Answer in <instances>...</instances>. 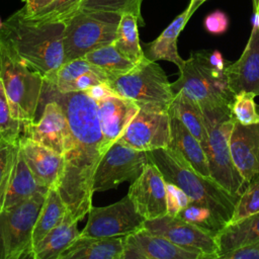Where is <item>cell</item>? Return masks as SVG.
I'll return each mask as SVG.
<instances>
[{
    "instance_id": "cell-3",
    "label": "cell",
    "mask_w": 259,
    "mask_h": 259,
    "mask_svg": "<svg viewBox=\"0 0 259 259\" xmlns=\"http://www.w3.org/2000/svg\"><path fill=\"white\" fill-rule=\"evenodd\" d=\"M147 154L164 180L181 188L191 203L208 207L224 227L230 223L240 195L229 192L211 177L199 174L182 155L168 147Z\"/></svg>"
},
{
    "instance_id": "cell-29",
    "label": "cell",
    "mask_w": 259,
    "mask_h": 259,
    "mask_svg": "<svg viewBox=\"0 0 259 259\" xmlns=\"http://www.w3.org/2000/svg\"><path fill=\"white\" fill-rule=\"evenodd\" d=\"M140 23L138 18L131 13H123L120 16L113 45L127 59L135 64L143 61L146 56L139 38Z\"/></svg>"
},
{
    "instance_id": "cell-27",
    "label": "cell",
    "mask_w": 259,
    "mask_h": 259,
    "mask_svg": "<svg viewBox=\"0 0 259 259\" xmlns=\"http://www.w3.org/2000/svg\"><path fill=\"white\" fill-rule=\"evenodd\" d=\"M169 114L177 117L197 139L203 150L207 145V131L199 103L184 92L177 91L168 109ZM205 152V151H204Z\"/></svg>"
},
{
    "instance_id": "cell-5",
    "label": "cell",
    "mask_w": 259,
    "mask_h": 259,
    "mask_svg": "<svg viewBox=\"0 0 259 259\" xmlns=\"http://www.w3.org/2000/svg\"><path fill=\"white\" fill-rule=\"evenodd\" d=\"M0 79L14 118L22 125L34 121L45 78L0 42Z\"/></svg>"
},
{
    "instance_id": "cell-18",
    "label": "cell",
    "mask_w": 259,
    "mask_h": 259,
    "mask_svg": "<svg viewBox=\"0 0 259 259\" xmlns=\"http://www.w3.org/2000/svg\"><path fill=\"white\" fill-rule=\"evenodd\" d=\"M231 91H242L259 95V27L252 26L247 45L236 62H230L225 69Z\"/></svg>"
},
{
    "instance_id": "cell-4",
    "label": "cell",
    "mask_w": 259,
    "mask_h": 259,
    "mask_svg": "<svg viewBox=\"0 0 259 259\" xmlns=\"http://www.w3.org/2000/svg\"><path fill=\"white\" fill-rule=\"evenodd\" d=\"M230 106L231 104L200 106L207 131V145L204 151L211 178L229 192L241 195L247 183L231 156L230 137L235 119Z\"/></svg>"
},
{
    "instance_id": "cell-17",
    "label": "cell",
    "mask_w": 259,
    "mask_h": 259,
    "mask_svg": "<svg viewBox=\"0 0 259 259\" xmlns=\"http://www.w3.org/2000/svg\"><path fill=\"white\" fill-rule=\"evenodd\" d=\"M122 259H202L143 228L123 239Z\"/></svg>"
},
{
    "instance_id": "cell-45",
    "label": "cell",
    "mask_w": 259,
    "mask_h": 259,
    "mask_svg": "<svg viewBox=\"0 0 259 259\" xmlns=\"http://www.w3.org/2000/svg\"><path fill=\"white\" fill-rule=\"evenodd\" d=\"M196 1H198V2H200V3H202V2H204L205 0H196Z\"/></svg>"
},
{
    "instance_id": "cell-6",
    "label": "cell",
    "mask_w": 259,
    "mask_h": 259,
    "mask_svg": "<svg viewBox=\"0 0 259 259\" xmlns=\"http://www.w3.org/2000/svg\"><path fill=\"white\" fill-rule=\"evenodd\" d=\"M106 84L115 94L134 101L143 109L168 111L174 98L166 73L147 57L131 71Z\"/></svg>"
},
{
    "instance_id": "cell-38",
    "label": "cell",
    "mask_w": 259,
    "mask_h": 259,
    "mask_svg": "<svg viewBox=\"0 0 259 259\" xmlns=\"http://www.w3.org/2000/svg\"><path fill=\"white\" fill-rule=\"evenodd\" d=\"M166 202L167 214L176 217L182 209L187 207L191 201L188 195L177 185L166 182Z\"/></svg>"
},
{
    "instance_id": "cell-43",
    "label": "cell",
    "mask_w": 259,
    "mask_h": 259,
    "mask_svg": "<svg viewBox=\"0 0 259 259\" xmlns=\"http://www.w3.org/2000/svg\"><path fill=\"white\" fill-rule=\"evenodd\" d=\"M253 1V8H254V14L259 15V0H252Z\"/></svg>"
},
{
    "instance_id": "cell-25",
    "label": "cell",
    "mask_w": 259,
    "mask_h": 259,
    "mask_svg": "<svg viewBox=\"0 0 259 259\" xmlns=\"http://www.w3.org/2000/svg\"><path fill=\"white\" fill-rule=\"evenodd\" d=\"M48 190L49 189L47 187L38 183L31 170L29 169L28 165L26 164L19 143L16 162L4 200L3 209L20 203L21 201L31 197L37 192Z\"/></svg>"
},
{
    "instance_id": "cell-9",
    "label": "cell",
    "mask_w": 259,
    "mask_h": 259,
    "mask_svg": "<svg viewBox=\"0 0 259 259\" xmlns=\"http://www.w3.org/2000/svg\"><path fill=\"white\" fill-rule=\"evenodd\" d=\"M47 192L0 211V259H33L32 232Z\"/></svg>"
},
{
    "instance_id": "cell-19",
    "label": "cell",
    "mask_w": 259,
    "mask_h": 259,
    "mask_svg": "<svg viewBox=\"0 0 259 259\" xmlns=\"http://www.w3.org/2000/svg\"><path fill=\"white\" fill-rule=\"evenodd\" d=\"M20 148L38 183L48 189L58 188L64 170V155L23 137L20 138Z\"/></svg>"
},
{
    "instance_id": "cell-12",
    "label": "cell",
    "mask_w": 259,
    "mask_h": 259,
    "mask_svg": "<svg viewBox=\"0 0 259 259\" xmlns=\"http://www.w3.org/2000/svg\"><path fill=\"white\" fill-rule=\"evenodd\" d=\"M144 228L186 251L200 255L202 259H218L215 235L179 217L166 213L160 218L145 221Z\"/></svg>"
},
{
    "instance_id": "cell-21",
    "label": "cell",
    "mask_w": 259,
    "mask_h": 259,
    "mask_svg": "<svg viewBox=\"0 0 259 259\" xmlns=\"http://www.w3.org/2000/svg\"><path fill=\"white\" fill-rule=\"evenodd\" d=\"M200 4L201 3L196 0H191L187 8L177 15L156 39L145 45V56L149 60L155 62L160 60L171 62L178 67V70L181 69L185 60H183L178 54L177 39L189 18Z\"/></svg>"
},
{
    "instance_id": "cell-16",
    "label": "cell",
    "mask_w": 259,
    "mask_h": 259,
    "mask_svg": "<svg viewBox=\"0 0 259 259\" xmlns=\"http://www.w3.org/2000/svg\"><path fill=\"white\" fill-rule=\"evenodd\" d=\"M100 128L103 135L102 151L115 143L139 111L140 107L132 100L121 97L114 92L95 100Z\"/></svg>"
},
{
    "instance_id": "cell-35",
    "label": "cell",
    "mask_w": 259,
    "mask_h": 259,
    "mask_svg": "<svg viewBox=\"0 0 259 259\" xmlns=\"http://www.w3.org/2000/svg\"><path fill=\"white\" fill-rule=\"evenodd\" d=\"M259 211V173L248 182L245 190L236 203L233 217L229 224L243 220ZM228 225V224H227Z\"/></svg>"
},
{
    "instance_id": "cell-28",
    "label": "cell",
    "mask_w": 259,
    "mask_h": 259,
    "mask_svg": "<svg viewBox=\"0 0 259 259\" xmlns=\"http://www.w3.org/2000/svg\"><path fill=\"white\" fill-rule=\"evenodd\" d=\"M69 211L57 188H50L36 219L33 232V246L37 244L51 230L57 227Z\"/></svg>"
},
{
    "instance_id": "cell-26",
    "label": "cell",
    "mask_w": 259,
    "mask_h": 259,
    "mask_svg": "<svg viewBox=\"0 0 259 259\" xmlns=\"http://www.w3.org/2000/svg\"><path fill=\"white\" fill-rule=\"evenodd\" d=\"M218 259L223 254L259 240V211L243 220L226 225L215 235Z\"/></svg>"
},
{
    "instance_id": "cell-22",
    "label": "cell",
    "mask_w": 259,
    "mask_h": 259,
    "mask_svg": "<svg viewBox=\"0 0 259 259\" xmlns=\"http://www.w3.org/2000/svg\"><path fill=\"white\" fill-rule=\"evenodd\" d=\"M123 239L80 236L60 254L59 259H122Z\"/></svg>"
},
{
    "instance_id": "cell-2",
    "label": "cell",
    "mask_w": 259,
    "mask_h": 259,
    "mask_svg": "<svg viewBox=\"0 0 259 259\" xmlns=\"http://www.w3.org/2000/svg\"><path fill=\"white\" fill-rule=\"evenodd\" d=\"M64 22H33L17 10L3 22L0 42L46 81L64 63Z\"/></svg>"
},
{
    "instance_id": "cell-13",
    "label": "cell",
    "mask_w": 259,
    "mask_h": 259,
    "mask_svg": "<svg viewBox=\"0 0 259 259\" xmlns=\"http://www.w3.org/2000/svg\"><path fill=\"white\" fill-rule=\"evenodd\" d=\"M170 140L169 112L140 108L116 142L139 151L148 152L167 148Z\"/></svg>"
},
{
    "instance_id": "cell-36",
    "label": "cell",
    "mask_w": 259,
    "mask_h": 259,
    "mask_svg": "<svg viewBox=\"0 0 259 259\" xmlns=\"http://www.w3.org/2000/svg\"><path fill=\"white\" fill-rule=\"evenodd\" d=\"M22 134V123L13 117L11 108L0 79V138L16 144L20 141Z\"/></svg>"
},
{
    "instance_id": "cell-24",
    "label": "cell",
    "mask_w": 259,
    "mask_h": 259,
    "mask_svg": "<svg viewBox=\"0 0 259 259\" xmlns=\"http://www.w3.org/2000/svg\"><path fill=\"white\" fill-rule=\"evenodd\" d=\"M78 222L70 211L65 219L33 246V259H59L60 254L81 236Z\"/></svg>"
},
{
    "instance_id": "cell-44",
    "label": "cell",
    "mask_w": 259,
    "mask_h": 259,
    "mask_svg": "<svg viewBox=\"0 0 259 259\" xmlns=\"http://www.w3.org/2000/svg\"><path fill=\"white\" fill-rule=\"evenodd\" d=\"M2 24H3V22H2V20H1V18H0V28H1V26H2Z\"/></svg>"
},
{
    "instance_id": "cell-8",
    "label": "cell",
    "mask_w": 259,
    "mask_h": 259,
    "mask_svg": "<svg viewBox=\"0 0 259 259\" xmlns=\"http://www.w3.org/2000/svg\"><path fill=\"white\" fill-rule=\"evenodd\" d=\"M120 16L115 12L79 9L65 22L64 63L113 44Z\"/></svg>"
},
{
    "instance_id": "cell-20",
    "label": "cell",
    "mask_w": 259,
    "mask_h": 259,
    "mask_svg": "<svg viewBox=\"0 0 259 259\" xmlns=\"http://www.w3.org/2000/svg\"><path fill=\"white\" fill-rule=\"evenodd\" d=\"M230 151L236 168L248 184L259 173V123L244 125L235 120Z\"/></svg>"
},
{
    "instance_id": "cell-42",
    "label": "cell",
    "mask_w": 259,
    "mask_h": 259,
    "mask_svg": "<svg viewBox=\"0 0 259 259\" xmlns=\"http://www.w3.org/2000/svg\"><path fill=\"white\" fill-rule=\"evenodd\" d=\"M207 58H208V61L209 63L214 67L217 68L218 70H221V71H225L226 67L229 65V61H225V59L223 58V55L221 54L220 51H208V54H207Z\"/></svg>"
},
{
    "instance_id": "cell-34",
    "label": "cell",
    "mask_w": 259,
    "mask_h": 259,
    "mask_svg": "<svg viewBox=\"0 0 259 259\" xmlns=\"http://www.w3.org/2000/svg\"><path fill=\"white\" fill-rule=\"evenodd\" d=\"M256 95L242 91L234 95L231 112L234 119L244 125L259 123V107L255 102Z\"/></svg>"
},
{
    "instance_id": "cell-10",
    "label": "cell",
    "mask_w": 259,
    "mask_h": 259,
    "mask_svg": "<svg viewBox=\"0 0 259 259\" xmlns=\"http://www.w3.org/2000/svg\"><path fill=\"white\" fill-rule=\"evenodd\" d=\"M148 162L147 152L118 142L113 143L96 167L93 176V192L115 188L124 181L132 183L141 175Z\"/></svg>"
},
{
    "instance_id": "cell-33",
    "label": "cell",
    "mask_w": 259,
    "mask_h": 259,
    "mask_svg": "<svg viewBox=\"0 0 259 259\" xmlns=\"http://www.w3.org/2000/svg\"><path fill=\"white\" fill-rule=\"evenodd\" d=\"M144 0H83L80 9L103 10L119 14L131 13L135 15L140 25L144 26L145 21L142 16V3Z\"/></svg>"
},
{
    "instance_id": "cell-11",
    "label": "cell",
    "mask_w": 259,
    "mask_h": 259,
    "mask_svg": "<svg viewBox=\"0 0 259 259\" xmlns=\"http://www.w3.org/2000/svg\"><path fill=\"white\" fill-rule=\"evenodd\" d=\"M145 219L138 212L128 195L107 206H91L88 221L81 236L106 238L125 237L145 226Z\"/></svg>"
},
{
    "instance_id": "cell-30",
    "label": "cell",
    "mask_w": 259,
    "mask_h": 259,
    "mask_svg": "<svg viewBox=\"0 0 259 259\" xmlns=\"http://www.w3.org/2000/svg\"><path fill=\"white\" fill-rule=\"evenodd\" d=\"M83 58L103 71L108 81L127 73L136 66V64L124 57L113 44L91 51Z\"/></svg>"
},
{
    "instance_id": "cell-14",
    "label": "cell",
    "mask_w": 259,
    "mask_h": 259,
    "mask_svg": "<svg viewBox=\"0 0 259 259\" xmlns=\"http://www.w3.org/2000/svg\"><path fill=\"white\" fill-rule=\"evenodd\" d=\"M21 137L30 139L61 155H65L71 146L72 134L62 105L52 98L46 103L38 121L22 125Z\"/></svg>"
},
{
    "instance_id": "cell-15",
    "label": "cell",
    "mask_w": 259,
    "mask_h": 259,
    "mask_svg": "<svg viewBox=\"0 0 259 259\" xmlns=\"http://www.w3.org/2000/svg\"><path fill=\"white\" fill-rule=\"evenodd\" d=\"M127 195L146 221L167 213L166 183L158 168L150 161L141 175L131 183Z\"/></svg>"
},
{
    "instance_id": "cell-23",
    "label": "cell",
    "mask_w": 259,
    "mask_h": 259,
    "mask_svg": "<svg viewBox=\"0 0 259 259\" xmlns=\"http://www.w3.org/2000/svg\"><path fill=\"white\" fill-rule=\"evenodd\" d=\"M169 115L171 140L168 148L182 155L199 174L211 177L207 156L200 143L177 117Z\"/></svg>"
},
{
    "instance_id": "cell-41",
    "label": "cell",
    "mask_w": 259,
    "mask_h": 259,
    "mask_svg": "<svg viewBox=\"0 0 259 259\" xmlns=\"http://www.w3.org/2000/svg\"><path fill=\"white\" fill-rule=\"evenodd\" d=\"M23 2V6L18 10V12L23 16L27 17L38 10H40L42 7L48 5L52 0H21Z\"/></svg>"
},
{
    "instance_id": "cell-40",
    "label": "cell",
    "mask_w": 259,
    "mask_h": 259,
    "mask_svg": "<svg viewBox=\"0 0 259 259\" xmlns=\"http://www.w3.org/2000/svg\"><path fill=\"white\" fill-rule=\"evenodd\" d=\"M219 259H259V240L227 252Z\"/></svg>"
},
{
    "instance_id": "cell-31",
    "label": "cell",
    "mask_w": 259,
    "mask_h": 259,
    "mask_svg": "<svg viewBox=\"0 0 259 259\" xmlns=\"http://www.w3.org/2000/svg\"><path fill=\"white\" fill-rule=\"evenodd\" d=\"M82 1L83 0H52L48 5L42 7L34 14L24 18L37 23H65L80 9Z\"/></svg>"
},
{
    "instance_id": "cell-37",
    "label": "cell",
    "mask_w": 259,
    "mask_h": 259,
    "mask_svg": "<svg viewBox=\"0 0 259 259\" xmlns=\"http://www.w3.org/2000/svg\"><path fill=\"white\" fill-rule=\"evenodd\" d=\"M176 217L193 224L207 232L214 235L221 231L224 226L217 219L214 213L206 206L190 203L187 207L182 209Z\"/></svg>"
},
{
    "instance_id": "cell-1",
    "label": "cell",
    "mask_w": 259,
    "mask_h": 259,
    "mask_svg": "<svg viewBox=\"0 0 259 259\" xmlns=\"http://www.w3.org/2000/svg\"><path fill=\"white\" fill-rule=\"evenodd\" d=\"M49 89L53 91V99L64 108L72 134L57 189L72 218L80 222L92 206L93 176L104 154L96 101L86 91L59 93Z\"/></svg>"
},
{
    "instance_id": "cell-7",
    "label": "cell",
    "mask_w": 259,
    "mask_h": 259,
    "mask_svg": "<svg viewBox=\"0 0 259 259\" xmlns=\"http://www.w3.org/2000/svg\"><path fill=\"white\" fill-rule=\"evenodd\" d=\"M207 54L206 50L191 52L179 69V78L171 83L173 93L182 91L200 106L232 104L235 94L229 87L225 71L214 68Z\"/></svg>"
},
{
    "instance_id": "cell-32",
    "label": "cell",
    "mask_w": 259,
    "mask_h": 259,
    "mask_svg": "<svg viewBox=\"0 0 259 259\" xmlns=\"http://www.w3.org/2000/svg\"><path fill=\"white\" fill-rule=\"evenodd\" d=\"M19 143L12 144L0 138V211L3 209L4 200L14 170Z\"/></svg>"
},
{
    "instance_id": "cell-39",
    "label": "cell",
    "mask_w": 259,
    "mask_h": 259,
    "mask_svg": "<svg viewBox=\"0 0 259 259\" xmlns=\"http://www.w3.org/2000/svg\"><path fill=\"white\" fill-rule=\"evenodd\" d=\"M230 24L229 16L222 10H214L208 13L203 19L204 29L214 35L225 33Z\"/></svg>"
}]
</instances>
